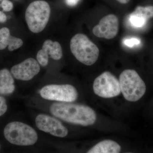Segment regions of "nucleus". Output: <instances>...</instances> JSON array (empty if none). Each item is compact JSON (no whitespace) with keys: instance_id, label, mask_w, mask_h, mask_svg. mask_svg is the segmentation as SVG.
Returning a JSON list of instances; mask_svg holds the SVG:
<instances>
[{"instance_id":"22","label":"nucleus","mask_w":153,"mask_h":153,"mask_svg":"<svg viewBox=\"0 0 153 153\" xmlns=\"http://www.w3.org/2000/svg\"><path fill=\"white\" fill-rule=\"evenodd\" d=\"M80 0H65L66 4L70 7L76 5Z\"/></svg>"},{"instance_id":"4","label":"nucleus","mask_w":153,"mask_h":153,"mask_svg":"<svg viewBox=\"0 0 153 153\" xmlns=\"http://www.w3.org/2000/svg\"><path fill=\"white\" fill-rule=\"evenodd\" d=\"M4 134L9 143L16 146H33L38 140L36 131L31 126L21 122H12L7 124L4 128Z\"/></svg>"},{"instance_id":"21","label":"nucleus","mask_w":153,"mask_h":153,"mask_svg":"<svg viewBox=\"0 0 153 153\" xmlns=\"http://www.w3.org/2000/svg\"><path fill=\"white\" fill-rule=\"evenodd\" d=\"M1 6L3 10L5 12H10L13 8V4L9 0H3Z\"/></svg>"},{"instance_id":"14","label":"nucleus","mask_w":153,"mask_h":153,"mask_svg":"<svg viewBox=\"0 0 153 153\" xmlns=\"http://www.w3.org/2000/svg\"><path fill=\"white\" fill-rule=\"evenodd\" d=\"M11 36L8 28L3 27L0 29V50H4L8 47Z\"/></svg>"},{"instance_id":"20","label":"nucleus","mask_w":153,"mask_h":153,"mask_svg":"<svg viewBox=\"0 0 153 153\" xmlns=\"http://www.w3.org/2000/svg\"><path fill=\"white\" fill-rule=\"evenodd\" d=\"M7 105L6 100L0 96V117L3 115L7 110Z\"/></svg>"},{"instance_id":"18","label":"nucleus","mask_w":153,"mask_h":153,"mask_svg":"<svg viewBox=\"0 0 153 153\" xmlns=\"http://www.w3.org/2000/svg\"><path fill=\"white\" fill-rule=\"evenodd\" d=\"M129 21L132 26L136 28L143 27L146 24L147 22L144 19L132 13L130 15Z\"/></svg>"},{"instance_id":"12","label":"nucleus","mask_w":153,"mask_h":153,"mask_svg":"<svg viewBox=\"0 0 153 153\" xmlns=\"http://www.w3.org/2000/svg\"><path fill=\"white\" fill-rule=\"evenodd\" d=\"M121 150L120 145L115 141L105 140L101 141L87 151L88 153H118Z\"/></svg>"},{"instance_id":"23","label":"nucleus","mask_w":153,"mask_h":153,"mask_svg":"<svg viewBox=\"0 0 153 153\" xmlns=\"http://www.w3.org/2000/svg\"><path fill=\"white\" fill-rule=\"evenodd\" d=\"M7 20V16L3 12L0 11V23H4Z\"/></svg>"},{"instance_id":"16","label":"nucleus","mask_w":153,"mask_h":153,"mask_svg":"<svg viewBox=\"0 0 153 153\" xmlns=\"http://www.w3.org/2000/svg\"><path fill=\"white\" fill-rule=\"evenodd\" d=\"M37 60L41 66L44 67L48 65L49 63V55L48 52L42 49L38 52L36 56Z\"/></svg>"},{"instance_id":"1","label":"nucleus","mask_w":153,"mask_h":153,"mask_svg":"<svg viewBox=\"0 0 153 153\" xmlns=\"http://www.w3.org/2000/svg\"><path fill=\"white\" fill-rule=\"evenodd\" d=\"M49 111L52 115L71 124L88 126L95 123L97 119L95 111L90 106L71 102H55Z\"/></svg>"},{"instance_id":"6","label":"nucleus","mask_w":153,"mask_h":153,"mask_svg":"<svg viewBox=\"0 0 153 153\" xmlns=\"http://www.w3.org/2000/svg\"><path fill=\"white\" fill-rule=\"evenodd\" d=\"M93 90L96 95L103 98H111L120 94L119 80L108 71L102 73L93 82Z\"/></svg>"},{"instance_id":"2","label":"nucleus","mask_w":153,"mask_h":153,"mask_svg":"<svg viewBox=\"0 0 153 153\" xmlns=\"http://www.w3.org/2000/svg\"><path fill=\"white\" fill-rule=\"evenodd\" d=\"M70 48L76 60L86 66H92L98 60V47L85 34L78 33L73 36L70 41Z\"/></svg>"},{"instance_id":"5","label":"nucleus","mask_w":153,"mask_h":153,"mask_svg":"<svg viewBox=\"0 0 153 153\" xmlns=\"http://www.w3.org/2000/svg\"><path fill=\"white\" fill-rule=\"evenodd\" d=\"M51 8L47 2L36 1L30 4L25 12V20L33 33H40L47 27L50 19Z\"/></svg>"},{"instance_id":"3","label":"nucleus","mask_w":153,"mask_h":153,"mask_svg":"<svg viewBox=\"0 0 153 153\" xmlns=\"http://www.w3.org/2000/svg\"><path fill=\"white\" fill-rule=\"evenodd\" d=\"M121 92L124 98L131 102L138 101L144 95L146 86L143 79L134 69L124 70L119 76Z\"/></svg>"},{"instance_id":"15","label":"nucleus","mask_w":153,"mask_h":153,"mask_svg":"<svg viewBox=\"0 0 153 153\" xmlns=\"http://www.w3.org/2000/svg\"><path fill=\"white\" fill-rule=\"evenodd\" d=\"M49 55L53 60H60L63 57L62 47L59 42H53L52 48L49 52Z\"/></svg>"},{"instance_id":"19","label":"nucleus","mask_w":153,"mask_h":153,"mask_svg":"<svg viewBox=\"0 0 153 153\" xmlns=\"http://www.w3.org/2000/svg\"><path fill=\"white\" fill-rule=\"evenodd\" d=\"M123 44L130 47H132L134 46L138 45L140 44V40L139 38H127L124 40Z\"/></svg>"},{"instance_id":"13","label":"nucleus","mask_w":153,"mask_h":153,"mask_svg":"<svg viewBox=\"0 0 153 153\" xmlns=\"http://www.w3.org/2000/svg\"><path fill=\"white\" fill-rule=\"evenodd\" d=\"M131 13L148 21L153 18V6H137Z\"/></svg>"},{"instance_id":"10","label":"nucleus","mask_w":153,"mask_h":153,"mask_svg":"<svg viewBox=\"0 0 153 153\" xmlns=\"http://www.w3.org/2000/svg\"><path fill=\"white\" fill-rule=\"evenodd\" d=\"M40 65L38 61L30 57L13 66L11 72L16 79L27 81L33 79L40 72Z\"/></svg>"},{"instance_id":"25","label":"nucleus","mask_w":153,"mask_h":153,"mask_svg":"<svg viewBox=\"0 0 153 153\" xmlns=\"http://www.w3.org/2000/svg\"><path fill=\"white\" fill-rule=\"evenodd\" d=\"M1 145H0V151H1Z\"/></svg>"},{"instance_id":"9","label":"nucleus","mask_w":153,"mask_h":153,"mask_svg":"<svg viewBox=\"0 0 153 153\" xmlns=\"http://www.w3.org/2000/svg\"><path fill=\"white\" fill-rule=\"evenodd\" d=\"M119 22L114 14H109L102 18L98 25L94 27L92 33L99 38L110 40L117 36Z\"/></svg>"},{"instance_id":"7","label":"nucleus","mask_w":153,"mask_h":153,"mask_svg":"<svg viewBox=\"0 0 153 153\" xmlns=\"http://www.w3.org/2000/svg\"><path fill=\"white\" fill-rule=\"evenodd\" d=\"M42 98L47 100L72 102L78 97L76 88L70 84H49L44 86L40 91Z\"/></svg>"},{"instance_id":"11","label":"nucleus","mask_w":153,"mask_h":153,"mask_svg":"<svg viewBox=\"0 0 153 153\" xmlns=\"http://www.w3.org/2000/svg\"><path fill=\"white\" fill-rule=\"evenodd\" d=\"M12 73L7 68L0 70V94L8 95L13 93L16 89L15 80Z\"/></svg>"},{"instance_id":"26","label":"nucleus","mask_w":153,"mask_h":153,"mask_svg":"<svg viewBox=\"0 0 153 153\" xmlns=\"http://www.w3.org/2000/svg\"><path fill=\"white\" fill-rule=\"evenodd\" d=\"M1 1V0H0V1Z\"/></svg>"},{"instance_id":"24","label":"nucleus","mask_w":153,"mask_h":153,"mask_svg":"<svg viewBox=\"0 0 153 153\" xmlns=\"http://www.w3.org/2000/svg\"><path fill=\"white\" fill-rule=\"evenodd\" d=\"M122 4H126L129 2L130 0H116Z\"/></svg>"},{"instance_id":"17","label":"nucleus","mask_w":153,"mask_h":153,"mask_svg":"<svg viewBox=\"0 0 153 153\" xmlns=\"http://www.w3.org/2000/svg\"><path fill=\"white\" fill-rule=\"evenodd\" d=\"M24 42L21 38L11 36L8 47L10 51H13L19 49L23 46Z\"/></svg>"},{"instance_id":"8","label":"nucleus","mask_w":153,"mask_h":153,"mask_svg":"<svg viewBox=\"0 0 153 153\" xmlns=\"http://www.w3.org/2000/svg\"><path fill=\"white\" fill-rule=\"evenodd\" d=\"M38 129L53 136L63 138L67 136L68 130L60 120L48 115L38 114L35 120Z\"/></svg>"}]
</instances>
